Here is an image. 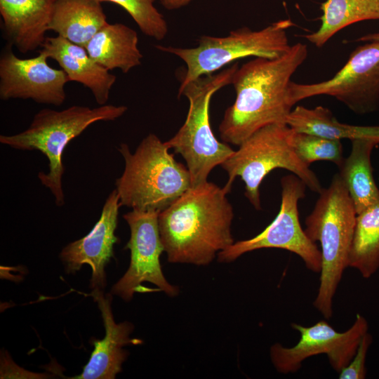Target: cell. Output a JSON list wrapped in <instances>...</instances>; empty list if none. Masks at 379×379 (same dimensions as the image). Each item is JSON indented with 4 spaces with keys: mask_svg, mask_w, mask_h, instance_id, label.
Returning a JSON list of instances; mask_svg holds the SVG:
<instances>
[{
    "mask_svg": "<svg viewBox=\"0 0 379 379\" xmlns=\"http://www.w3.org/2000/svg\"><path fill=\"white\" fill-rule=\"evenodd\" d=\"M307 55V45L297 43L279 58L254 57L238 67L231 84L236 99L219 126L224 142L239 146L267 125L286 124L293 107L288 100L291 77Z\"/></svg>",
    "mask_w": 379,
    "mask_h": 379,
    "instance_id": "cell-1",
    "label": "cell"
},
{
    "mask_svg": "<svg viewBox=\"0 0 379 379\" xmlns=\"http://www.w3.org/2000/svg\"><path fill=\"white\" fill-rule=\"evenodd\" d=\"M228 193L208 180L191 187L159 215L168 261L208 265L234 241Z\"/></svg>",
    "mask_w": 379,
    "mask_h": 379,
    "instance_id": "cell-2",
    "label": "cell"
},
{
    "mask_svg": "<svg viewBox=\"0 0 379 379\" xmlns=\"http://www.w3.org/2000/svg\"><path fill=\"white\" fill-rule=\"evenodd\" d=\"M357 213L347 187L336 173L327 188L319 193L314 207L307 216L304 230L313 242L321 246V270L314 307L328 319L333 316V300L350 253Z\"/></svg>",
    "mask_w": 379,
    "mask_h": 379,
    "instance_id": "cell-3",
    "label": "cell"
},
{
    "mask_svg": "<svg viewBox=\"0 0 379 379\" xmlns=\"http://www.w3.org/2000/svg\"><path fill=\"white\" fill-rule=\"evenodd\" d=\"M168 150L154 133L143 138L133 153L127 144H120L125 166L115 190L121 206L161 211L192 187L187 168Z\"/></svg>",
    "mask_w": 379,
    "mask_h": 379,
    "instance_id": "cell-4",
    "label": "cell"
},
{
    "mask_svg": "<svg viewBox=\"0 0 379 379\" xmlns=\"http://www.w3.org/2000/svg\"><path fill=\"white\" fill-rule=\"evenodd\" d=\"M127 107L113 105L95 108L73 105L58 111L44 108L34 117L29 126L19 133L0 135V142L22 151H40L48 161L47 173L39 172L41 185L48 188L55 204H65L62 178L65 173L63 152L67 145L90 125L100 121H114L127 111Z\"/></svg>",
    "mask_w": 379,
    "mask_h": 379,
    "instance_id": "cell-5",
    "label": "cell"
},
{
    "mask_svg": "<svg viewBox=\"0 0 379 379\" xmlns=\"http://www.w3.org/2000/svg\"><path fill=\"white\" fill-rule=\"evenodd\" d=\"M238 67L235 62L218 73L200 77L178 90V98L185 96L188 100L189 109L182 126L165 144L185 159L192 187L207 181L211 171L234 151L214 135L209 106L213 95L232 84Z\"/></svg>",
    "mask_w": 379,
    "mask_h": 379,
    "instance_id": "cell-6",
    "label": "cell"
},
{
    "mask_svg": "<svg viewBox=\"0 0 379 379\" xmlns=\"http://www.w3.org/2000/svg\"><path fill=\"white\" fill-rule=\"evenodd\" d=\"M291 127L286 124L267 125L246 138L220 166L227 173L224 186L229 193L238 176L245 184V196L253 206L261 208L260 185L274 169L284 168L298 176L308 188L320 193L323 188L310 166L302 161L289 140Z\"/></svg>",
    "mask_w": 379,
    "mask_h": 379,
    "instance_id": "cell-7",
    "label": "cell"
},
{
    "mask_svg": "<svg viewBox=\"0 0 379 379\" xmlns=\"http://www.w3.org/2000/svg\"><path fill=\"white\" fill-rule=\"evenodd\" d=\"M295 24L290 19L274 22L260 30L243 27L225 36L204 35L194 48L156 45L160 51L180 58L186 65L182 88L200 77L212 74L225 66L246 57L277 58L291 48L287 32Z\"/></svg>",
    "mask_w": 379,
    "mask_h": 379,
    "instance_id": "cell-8",
    "label": "cell"
},
{
    "mask_svg": "<svg viewBox=\"0 0 379 379\" xmlns=\"http://www.w3.org/2000/svg\"><path fill=\"white\" fill-rule=\"evenodd\" d=\"M321 95L335 98L357 114L376 112L379 109V41L357 46L345 65L328 80L314 84L291 81L288 86L292 106Z\"/></svg>",
    "mask_w": 379,
    "mask_h": 379,
    "instance_id": "cell-9",
    "label": "cell"
},
{
    "mask_svg": "<svg viewBox=\"0 0 379 379\" xmlns=\"http://www.w3.org/2000/svg\"><path fill=\"white\" fill-rule=\"evenodd\" d=\"M279 211L273 221L260 234L249 239L234 242L218 254L221 262H230L243 254L260 248H281L294 253L306 267L315 273L321 270V253L301 227L298 201L305 196V184L295 175L282 177Z\"/></svg>",
    "mask_w": 379,
    "mask_h": 379,
    "instance_id": "cell-10",
    "label": "cell"
},
{
    "mask_svg": "<svg viewBox=\"0 0 379 379\" xmlns=\"http://www.w3.org/2000/svg\"><path fill=\"white\" fill-rule=\"evenodd\" d=\"M157 210H136L123 215L131 236L125 248L131 252L129 267L122 277L113 285L111 293L130 301L135 293L145 292L142 284L149 282L171 297L178 295V287L165 278L160 256L164 251L159 230Z\"/></svg>",
    "mask_w": 379,
    "mask_h": 379,
    "instance_id": "cell-11",
    "label": "cell"
},
{
    "mask_svg": "<svg viewBox=\"0 0 379 379\" xmlns=\"http://www.w3.org/2000/svg\"><path fill=\"white\" fill-rule=\"evenodd\" d=\"M291 326L300 334L297 344L286 347L274 343L270 350L274 367L283 374L297 372L305 359L322 354L327 355L331 366L339 373L351 361L368 328L367 320L360 314L344 332L336 331L324 320L308 327L295 323Z\"/></svg>",
    "mask_w": 379,
    "mask_h": 379,
    "instance_id": "cell-12",
    "label": "cell"
},
{
    "mask_svg": "<svg viewBox=\"0 0 379 379\" xmlns=\"http://www.w3.org/2000/svg\"><path fill=\"white\" fill-rule=\"evenodd\" d=\"M7 44L0 57V98L32 100L60 106L66 100L65 86L69 81L63 69L52 68L48 56L39 51L34 58L22 59Z\"/></svg>",
    "mask_w": 379,
    "mask_h": 379,
    "instance_id": "cell-13",
    "label": "cell"
},
{
    "mask_svg": "<svg viewBox=\"0 0 379 379\" xmlns=\"http://www.w3.org/2000/svg\"><path fill=\"white\" fill-rule=\"evenodd\" d=\"M120 206L119 197L114 190L105 200L100 217L89 233L68 244L59 255L67 274H74L84 265L91 267L90 288L93 290L103 291L107 286L105 267L114 257V245L119 242L115 231Z\"/></svg>",
    "mask_w": 379,
    "mask_h": 379,
    "instance_id": "cell-14",
    "label": "cell"
},
{
    "mask_svg": "<svg viewBox=\"0 0 379 379\" xmlns=\"http://www.w3.org/2000/svg\"><path fill=\"white\" fill-rule=\"evenodd\" d=\"M112 295L111 293L105 294L103 291L98 289H93L91 292V296L101 312L105 336L101 340L91 338L90 342L94 350L89 361L82 373L72 378L114 379L121 372L122 364L128 355L123 347L143 343L140 339L131 338L134 327L131 322H115L112 310Z\"/></svg>",
    "mask_w": 379,
    "mask_h": 379,
    "instance_id": "cell-15",
    "label": "cell"
},
{
    "mask_svg": "<svg viewBox=\"0 0 379 379\" xmlns=\"http://www.w3.org/2000/svg\"><path fill=\"white\" fill-rule=\"evenodd\" d=\"M55 0H0L3 36L21 53L41 48Z\"/></svg>",
    "mask_w": 379,
    "mask_h": 379,
    "instance_id": "cell-16",
    "label": "cell"
},
{
    "mask_svg": "<svg viewBox=\"0 0 379 379\" xmlns=\"http://www.w3.org/2000/svg\"><path fill=\"white\" fill-rule=\"evenodd\" d=\"M39 51L59 64L69 81L81 84L99 105H106L117 77L93 60L85 48L58 35L46 37Z\"/></svg>",
    "mask_w": 379,
    "mask_h": 379,
    "instance_id": "cell-17",
    "label": "cell"
},
{
    "mask_svg": "<svg viewBox=\"0 0 379 379\" xmlns=\"http://www.w3.org/2000/svg\"><path fill=\"white\" fill-rule=\"evenodd\" d=\"M137 32L121 23L107 24L88 41L85 48L97 63L112 70L128 73L139 66L143 57Z\"/></svg>",
    "mask_w": 379,
    "mask_h": 379,
    "instance_id": "cell-18",
    "label": "cell"
},
{
    "mask_svg": "<svg viewBox=\"0 0 379 379\" xmlns=\"http://www.w3.org/2000/svg\"><path fill=\"white\" fill-rule=\"evenodd\" d=\"M99 0H55L48 30L86 47L91 39L107 25Z\"/></svg>",
    "mask_w": 379,
    "mask_h": 379,
    "instance_id": "cell-19",
    "label": "cell"
},
{
    "mask_svg": "<svg viewBox=\"0 0 379 379\" xmlns=\"http://www.w3.org/2000/svg\"><path fill=\"white\" fill-rule=\"evenodd\" d=\"M350 155L338 167L357 214L379 202V188L373 174L371 152L378 143L372 140H352Z\"/></svg>",
    "mask_w": 379,
    "mask_h": 379,
    "instance_id": "cell-20",
    "label": "cell"
},
{
    "mask_svg": "<svg viewBox=\"0 0 379 379\" xmlns=\"http://www.w3.org/2000/svg\"><path fill=\"white\" fill-rule=\"evenodd\" d=\"M286 124L298 132L332 140H372L379 144V126H354L339 122L332 112L323 106L307 108L297 106L291 110Z\"/></svg>",
    "mask_w": 379,
    "mask_h": 379,
    "instance_id": "cell-21",
    "label": "cell"
},
{
    "mask_svg": "<svg viewBox=\"0 0 379 379\" xmlns=\"http://www.w3.org/2000/svg\"><path fill=\"white\" fill-rule=\"evenodd\" d=\"M319 28L303 36L317 48L323 47L336 33L364 20H379V0H326L321 4Z\"/></svg>",
    "mask_w": 379,
    "mask_h": 379,
    "instance_id": "cell-22",
    "label": "cell"
},
{
    "mask_svg": "<svg viewBox=\"0 0 379 379\" xmlns=\"http://www.w3.org/2000/svg\"><path fill=\"white\" fill-rule=\"evenodd\" d=\"M349 267L366 279L379 268V202L357 214Z\"/></svg>",
    "mask_w": 379,
    "mask_h": 379,
    "instance_id": "cell-23",
    "label": "cell"
},
{
    "mask_svg": "<svg viewBox=\"0 0 379 379\" xmlns=\"http://www.w3.org/2000/svg\"><path fill=\"white\" fill-rule=\"evenodd\" d=\"M289 140L299 159L309 166L315 161H328L339 167L343 161L340 140L298 132L291 128Z\"/></svg>",
    "mask_w": 379,
    "mask_h": 379,
    "instance_id": "cell-24",
    "label": "cell"
},
{
    "mask_svg": "<svg viewBox=\"0 0 379 379\" xmlns=\"http://www.w3.org/2000/svg\"><path fill=\"white\" fill-rule=\"evenodd\" d=\"M121 6L146 36L157 41L164 39L168 32V24L154 6L156 0H99Z\"/></svg>",
    "mask_w": 379,
    "mask_h": 379,
    "instance_id": "cell-25",
    "label": "cell"
},
{
    "mask_svg": "<svg viewBox=\"0 0 379 379\" xmlns=\"http://www.w3.org/2000/svg\"><path fill=\"white\" fill-rule=\"evenodd\" d=\"M373 341L372 335L367 331L362 337L357 352L349 364L338 373L340 379H364L366 376V360Z\"/></svg>",
    "mask_w": 379,
    "mask_h": 379,
    "instance_id": "cell-26",
    "label": "cell"
},
{
    "mask_svg": "<svg viewBox=\"0 0 379 379\" xmlns=\"http://www.w3.org/2000/svg\"><path fill=\"white\" fill-rule=\"evenodd\" d=\"M1 378H49L51 374L39 373L25 370L15 364L9 354L3 350L1 353Z\"/></svg>",
    "mask_w": 379,
    "mask_h": 379,
    "instance_id": "cell-27",
    "label": "cell"
},
{
    "mask_svg": "<svg viewBox=\"0 0 379 379\" xmlns=\"http://www.w3.org/2000/svg\"><path fill=\"white\" fill-rule=\"evenodd\" d=\"M160 4L168 10L179 9L187 6L193 0H159Z\"/></svg>",
    "mask_w": 379,
    "mask_h": 379,
    "instance_id": "cell-28",
    "label": "cell"
},
{
    "mask_svg": "<svg viewBox=\"0 0 379 379\" xmlns=\"http://www.w3.org/2000/svg\"><path fill=\"white\" fill-rule=\"evenodd\" d=\"M355 42L379 41V32L370 33L357 38Z\"/></svg>",
    "mask_w": 379,
    "mask_h": 379,
    "instance_id": "cell-29",
    "label": "cell"
}]
</instances>
